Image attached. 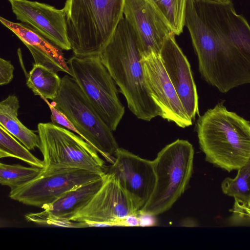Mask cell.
Listing matches in <instances>:
<instances>
[{
  "mask_svg": "<svg viewBox=\"0 0 250 250\" xmlns=\"http://www.w3.org/2000/svg\"><path fill=\"white\" fill-rule=\"evenodd\" d=\"M221 189L234 200L248 202L250 200V159L237 170L236 176L227 177L221 183Z\"/></svg>",
  "mask_w": 250,
  "mask_h": 250,
  "instance_id": "cell-21",
  "label": "cell"
},
{
  "mask_svg": "<svg viewBox=\"0 0 250 250\" xmlns=\"http://www.w3.org/2000/svg\"><path fill=\"white\" fill-rule=\"evenodd\" d=\"M42 99L47 104L50 110L52 123L63 126L80 136L78 130L63 113L58 109L52 103H50L47 99L44 98Z\"/></svg>",
  "mask_w": 250,
  "mask_h": 250,
  "instance_id": "cell-23",
  "label": "cell"
},
{
  "mask_svg": "<svg viewBox=\"0 0 250 250\" xmlns=\"http://www.w3.org/2000/svg\"><path fill=\"white\" fill-rule=\"evenodd\" d=\"M20 103L15 95H9L0 103V126L6 129L29 150L40 149L39 134L26 127L18 119Z\"/></svg>",
  "mask_w": 250,
  "mask_h": 250,
  "instance_id": "cell-17",
  "label": "cell"
},
{
  "mask_svg": "<svg viewBox=\"0 0 250 250\" xmlns=\"http://www.w3.org/2000/svg\"><path fill=\"white\" fill-rule=\"evenodd\" d=\"M249 202H250V200Z\"/></svg>",
  "mask_w": 250,
  "mask_h": 250,
  "instance_id": "cell-30",
  "label": "cell"
},
{
  "mask_svg": "<svg viewBox=\"0 0 250 250\" xmlns=\"http://www.w3.org/2000/svg\"><path fill=\"white\" fill-rule=\"evenodd\" d=\"M0 157H13L23 161L32 167L43 168V161L30 152L21 143L0 126Z\"/></svg>",
  "mask_w": 250,
  "mask_h": 250,
  "instance_id": "cell-20",
  "label": "cell"
},
{
  "mask_svg": "<svg viewBox=\"0 0 250 250\" xmlns=\"http://www.w3.org/2000/svg\"><path fill=\"white\" fill-rule=\"evenodd\" d=\"M172 33L166 39L160 57L183 106L192 120L199 115L198 96L190 64Z\"/></svg>",
  "mask_w": 250,
  "mask_h": 250,
  "instance_id": "cell-15",
  "label": "cell"
},
{
  "mask_svg": "<svg viewBox=\"0 0 250 250\" xmlns=\"http://www.w3.org/2000/svg\"><path fill=\"white\" fill-rule=\"evenodd\" d=\"M42 168L26 167L21 165L0 164V183L14 188L32 180L41 172Z\"/></svg>",
  "mask_w": 250,
  "mask_h": 250,
  "instance_id": "cell-22",
  "label": "cell"
},
{
  "mask_svg": "<svg viewBox=\"0 0 250 250\" xmlns=\"http://www.w3.org/2000/svg\"><path fill=\"white\" fill-rule=\"evenodd\" d=\"M0 21L27 47L35 64L42 65L56 73L62 71L71 76L61 48L28 24L12 22L2 17Z\"/></svg>",
  "mask_w": 250,
  "mask_h": 250,
  "instance_id": "cell-16",
  "label": "cell"
},
{
  "mask_svg": "<svg viewBox=\"0 0 250 250\" xmlns=\"http://www.w3.org/2000/svg\"><path fill=\"white\" fill-rule=\"evenodd\" d=\"M14 67L10 61L0 59V85L10 83L13 79Z\"/></svg>",
  "mask_w": 250,
  "mask_h": 250,
  "instance_id": "cell-25",
  "label": "cell"
},
{
  "mask_svg": "<svg viewBox=\"0 0 250 250\" xmlns=\"http://www.w3.org/2000/svg\"><path fill=\"white\" fill-rule=\"evenodd\" d=\"M123 15L135 35L141 57L160 54L166 39L173 32L152 7L145 0H125Z\"/></svg>",
  "mask_w": 250,
  "mask_h": 250,
  "instance_id": "cell-13",
  "label": "cell"
},
{
  "mask_svg": "<svg viewBox=\"0 0 250 250\" xmlns=\"http://www.w3.org/2000/svg\"><path fill=\"white\" fill-rule=\"evenodd\" d=\"M149 94L162 111L161 117L180 127L192 124L163 66L160 54L151 53L142 58Z\"/></svg>",
  "mask_w": 250,
  "mask_h": 250,
  "instance_id": "cell-11",
  "label": "cell"
},
{
  "mask_svg": "<svg viewBox=\"0 0 250 250\" xmlns=\"http://www.w3.org/2000/svg\"><path fill=\"white\" fill-rule=\"evenodd\" d=\"M114 173L127 193L137 213L145 208L155 188L156 177L153 161L143 159L123 148H118L115 161L107 167Z\"/></svg>",
  "mask_w": 250,
  "mask_h": 250,
  "instance_id": "cell-10",
  "label": "cell"
},
{
  "mask_svg": "<svg viewBox=\"0 0 250 250\" xmlns=\"http://www.w3.org/2000/svg\"><path fill=\"white\" fill-rule=\"evenodd\" d=\"M138 216L139 220V226L150 227L156 225L157 222L154 215L142 211L138 213Z\"/></svg>",
  "mask_w": 250,
  "mask_h": 250,
  "instance_id": "cell-26",
  "label": "cell"
},
{
  "mask_svg": "<svg viewBox=\"0 0 250 250\" xmlns=\"http://www.w3.org/2000/svg\"><path fill=\"white\" fill-rule=\"evenodd\" d=\"M194 149L177 139L167 145L153 160L156 182L154 192L141 212L154 215L169 209L185 192L191 177Z\"/></svg>",
  "mask_w": 250,
  "mask_h": 250,
  "instance_id": "cell-4",
  "label": "cell"
},
{
  "mask_svg": "<svg viewBox=\"0 0 250 250\" xmlns=\"http://www.w3.org/2000/svg\"><path fill=\"white\" fill-rule=\"evenodd\" d=\"M195 3H198L199 2H202V0H192Z\"/></svg>",
  "mask_w": 250,
  "mask_h": 250,
  "instance_id": "cell-29",
  "label": "cell"
},
{
  "mask_svg": "<svg viewBox=\"0 0 250 250\" xmlns=\"http://www.w3.org/2000/svg\"><path fill=\"white\" fill-rule=\"evenodd\" d=\"M231 220L234 224L250 222V202L234 200L233 207L231 210Z\"/></svg>",
  "mask_w": 250,
  "mask_h": 250,
  "instance_id": "cell-24",
  "label": "cell"
},
{
  "mask_svg": "<svg viewBox=\"0 0 250 250\" xmlns=\"http://www.w3.org/2000/svg\"><path fill=\"white\" fill-rule=\"evenodd\" d=\"M61 80L58 94L52 103L73 123L81 137L113 164L119 148L113 131L71 76L64 75Z\"/></svg>",
  "mask_w": 250,
  "mask_h": 250,
  "instance_id": "cell-5",
  "label": "cell"
},
{
  "mask_svg": "<svg viewBox=\"0 0 250 250\" xmlns=\"http://www.w3.org/2000/svg\"><path fill=\"white\" fill-rule=\"evenodd\" d=\"M138 214L132 201L115 174L107 171L104 183L88 203L71 221L88 227L120 226L128 215Z\"/></svg>",
  "mask_w": 250,
  "mask_h": 250,
  "instance_id": "cell-9",
  "label": "cell"
},
{
  "mask_svg": "<svg viewBox=\"0 0 250 250\" xmlns=\"http://www.w3.org/2000/svg\"><path fill=\"white\" fill-rule=\"evenodd\" d=\"M196 130L206 160L213 165L230 172L250 159V123L222 103L199 116Z\"/></svg>",
  "mask_w": 250,
  "mask_h": 250,
  "instance_id": "cell-2",
  "label": "cell"
},
{
  "mask_svg": "<svg viewBox=\"0 0 250 250\" xmlns=\"http://www.w3.org/2000/svg\"><path fill=\"white\" fill-rule=\"evenodd\" d=\"M8 1L18 20L32 27L62 50L71 49L63 8L29 0Z\"/></svg>",
  "mask_w": 250,
  "mask_h": 250,
  "instance_id": "cell-12",
  "label": "cell"
},
{
  "mask_svg": "<svg viewBox=\"0 0 250 250\" xmlns=\"http://www.w3.org/2000/svg\"><path fill=\"white\" fill-rule=\"evenodd\" d=\"M175 35L182 33L187 0H145Z\"/></svg>",
  "mask_w": 250,
  "mask_h": 250,
  "instance_id": "cell-19",
  "label": "cell"
},
{
  "mask_svg": "<svg viewBox=\"0 0 250 250\" xmlns=\"http://www.w3.org/2000/svg\"><path fill=\"white\" fill-rule=\"evenodd\" d=\"M61 82L57 73L42 65L34 63L27 75L26 83L34 95L53 101L57 96Z\"/></svg>",
  "mask_w": 250,
  "mask_h": 250,
  "instance_id": "cell-18",
  "label": "cell"
},
{
  "mask_svg": "<svg viewBox=\"0 0 250 250\" xmlns=\"http://www.w3.org/2000/svg\"><path fill=\"white\" fill-rule=\"evenodd\" d=\"M105 175L65 192L51 204L43 207L42 212L26 214L25 218L28 221L40 225L87 227L86 223L71 221V219L88 203L99 190L104 183Z\"/></svg>",
  "mask_w": 250,
  "mask_h": 250,
  "instance_id": "cell-14",
  "label": "cell"
},
{
  "mask_svg": "<svg viewBox=\"0 0 250 250\" xmlns=\"http://www.w3.org/2000/svg\"><path fill=\"white\" fill-rule=\"evenodd\" d=\"M121 226H139V220L138 214H132L126 216L121 222Z\"/></svg>",
  "mask_w": 250,
  "mask_h": 250,
  "instance_id": "cell-27",
  "label": "cell"
},
{
  "mask_svg": "<svg viewBox=\"0 0 250 250\" xmlns=\"http://www.w3.org/2000/svg\"><path fill=\"white\" fill-rule=\"evenodd\" d=\"M125 0H66L63 9L74 55H99L124 17Z\"/></svg>",
  "mask_w": 250,
  "mask_h": 250,
  "instance_id": "cell-3",
  "label": "cell"
},
{
  "mask_svg": "<svg viewBox=\"0 0 250 250\" xmlns=\"http://www.w3.org/2000/svg\"><path fill=\"white\" fill-rule=\"evenodd\" d=\"M104 175L79 168H42L32 180L11 189L9 196L23 204L42 208L65 192Z\"/></svg>",
  "mask_w": 250,
  "mask_h": 250,
  "instance_id": "cell-8",
  "label": "cell"
},
{
  "mask_svg": "<svg viewBox=\"0 0 250 250\" xmlns=\"http://www.w3.org/2000/svg\"><path fill=\"white\" fill-rule=\"evenodd\" d=\"M44 169L73 168L101 175L107 171L96 150L80 136L52 123L38 125Z\"/></svg>",
  "mask_w": 250,
  "mask_h": 250,
  "instance_id": "cell-7",
  "label": "cell"
},
{
  "mask_svg": "<svg viewBox=\"0 0 250 250\" xmlns=\"http://www.w3.org/2000/svg\"><path fill=\"white\" fill-rule=\"evenodd\" d=\"M202 2L220 4H229L232 3L231 0H202Z\"/></svg>",
  "mask_w": 250,
  "mask_h": 250,
  "instance_id": "cell-28",
  "label": "cell"
},
{
  "mask_svg": "<svg viewBox=\"0 0 250 250\" xmlns=\"http://www.w3.org/2000/svg\"><path fill=\"white\" fill-rule=\"evenodd\" d=\"M71 76L109 127L115 131L125 113L115 83L99 55L74 56L67 61Z\"/></svg>",
  "mask_w": 250,
  "mask_h": 250,
  "instance_id": "cell-6",
  "label": "cell"
},
{
  "mask_svg": "<svg viewBox=\"0 0 250 250\" xmlns=\"http://www.w3.org/2000/svg\"><path fill=\"white\" fill-rule=\"evenodd\" d=\"M128 107L138 119L150 121L162 115L147 88L142 57L132 29L123 17L99 55Z\"/></svg>",
  "mask_w": 250,
  "mask_h": 250,
  "instance_id": "cell-1",
  "label": "cell"
}]
</instances>
